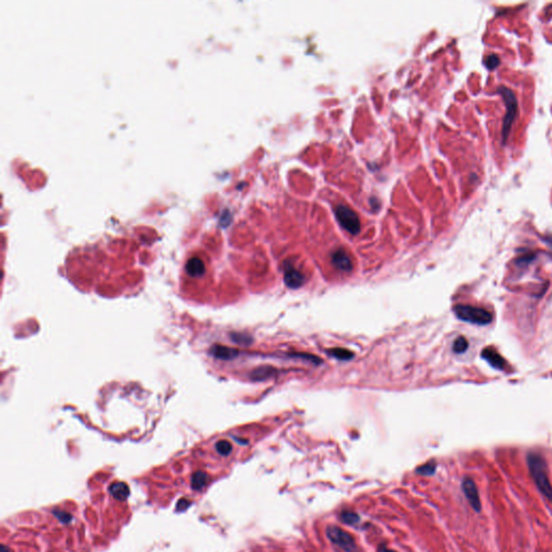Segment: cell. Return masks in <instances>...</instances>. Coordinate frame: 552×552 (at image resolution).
<instances>
[{
	"mask_svg": "<svg viewBox=\"0 0 552 552\" xmlns=\"http://www.w3.org/2000/svg\"><path fill=\"white\" fill-rule=\"evenodd\" d=\"M109 491L113 497L118 500H125L129 495V486L123 482H115L111 484L109 488Z\"/></svg>",
	"mask_w": 552,
	"mask_h": 552,
	"instance_id": "7c38bea8",
	"label": "cell"
},
{
	"mask_svg": "<svg viewBox=\"0 0 552 552\" xmlns=\"http://www.w3.org/2000/svg\"><path fill=\"white\" fill-rule=\"evenodd\" d=\"M331 262H332L333 267L338 270L342 271V272H350L353 270L354 263L352 257L346 250L339 248L332 253L331 256Z\"/></svg>",
	"mask_w": 552,
	"mask_h": 552,
	"instance_id": "ba28073f",
	"label": "cell"
},
{
	"mask_svg": "<svg viewBox=\"0 0 552 552\" xmlns=\"http://www.w3.org/2000/svg\"><path fill=\"white\" fill-rule=\"evenodd\" d=\"M498 92L503 95V98L506 103V115L504 119L503 124V139L506 142L508 134L510 132L511 125L514 123V120L516 117V111H518V100H516L515 94L513 91L505 87H501Z\"/></svg>",
	"mask_w": 552,
	"mask_h": 552,
	"instance_id": "277c9868",
	"label": "cell"
},
{
	"mask_svg": "<svg viewBox=\"0 0 552 552\" xmlns=\"http://www.w3.org/2000/svg\"><path fill=\"white\" fill-rule=\"evenodd\" d=\"M290 356H293V357H297V358H302V359H304V360L311 361V363L316 364V365H318V364H322V363H323V360H322V359H320L319 357H317V356H314V355H311V354L294 353V354H292V355H290Z\"/></svg>",
	"mask_w": 552,
	"mask_h": 552,
	"instance_id": "ffe728a7",
	"label": "cell"
},
{
	"mask_svg": "<svg viewBox=\"0 0 552 552\" xmlns=\"http://www.w3.org/2000/svg\"><path fill=\"white\" fill-rule=\"evenodd\" d=\"M485 65L489 69H494L497 67L499 65V58L497 57V55L495 54L489 55V56L485 58Z\"/></svg>",
	"mask_w": 552,
	"mask_h": 552,
	"instance_id": "44dd1931",
	"label": "cell"
},
{
	"mask_svg": "<svg viewBox=\"0 0 552 552\" xmlns=\"http://www.w3.org/2000/svg\"><path fill=\"white\" fill-rule=\"evenodd\" d=\"M436 468H437V466H436V463L434 460L428 461V463H426L422 466H420L419 468H416V473L421 476H431L435 474Z\"/></svg>",
	"mask_w": 552,
	"mask_h": 552,
	"instance_id": "2e32d148",
	"label": "cell"
},
{
	"mask_svg": "<svg viewBox=\"0 0 552 552\" xmlns=\"http://www.w3.org/2000/svg\"><path fill=\"white\" fill-rule=\"evenodd\" d=\"M340 519H341V521L343 522V523L348 524V525L357 524L359 520H360L359 515L357 514L354 513V511H350V510L343 511V513L341 514V515H340Z\"/></svg>",
	"mask_w": 552,
	"mask_h": 552,
	"instance_id": "9a60e30c",
	"label": "cell"
},
{
	"mask_svg": "<svg viewBox=\"0 0 552 552\" xmlns=\"http://www.w3.org/2000/svg\"><path fill=\"white\" fill-rule=\"evenodd\" d=\"M327 354L330 356H333L334 358L338 360H350L354 357V353L346 349H330L327 350Z\"/></svg>",
	"mask_w": 552,
	"mask_h": 552,
	"instance_id": "4fadbf2b",
	"label": "cell"
},
{
	"mask_svg": "<svg viewBox=\"0 0 552 552\" xmlns=\"http://www.w3.org/2000/svg\"><path fill=\"white\" fill-rule=\"evenodd\" d=\"M528 465L536 488L547 499L552 501V485L545 459L538 453H530L528 455Z\"/></svg>",
	"mask_w": 552,
	"mask_h": 552,
	"instance_id": "6da1fadb",
	"label": "cell"
},
{
	"mask_svg": "<svg viewBox=\"0 0 552 552\" xmlns=\"http://www.w3.org/2000/svg\"><path fill=\"white\" fill-rule=\"evenodd\" d=\"M278 371L274 367L271 366H264V367H260L255 369L252 373H250V378L254 381H265L272 376L277 374Z\"/></svg>",
	"mask_w": 552,
	"mask_h": 552,
	"instance_id": "30bf717a",
	"label": "cell"
},
{
	"mask_svg": "<svg viewBox=\"0 0 552 552\" xmlns=\"http://www.w3.org/2000/svg\"><path fill=\"white\" fill-rule=\"evenodd\" d=\"M334 215L335 218L339 221L344 230L348 231L349 233L356 235L359 233L360 231V221L357 214L354 210L346 206V205H338L334 208Z\"/></svg>",
	"mask_w": 552,
	"mask_h": 552,
	"instance_id": "5b68a950",
	"label": "cell"
},
{
	"mask_svg": "<svg viewBox=\"0 0 552 552\" xmlns=\"http://www.w3.org/2000/svg\"><path fill=\"white\" fill-rule=\"evenodd\" d=\"M216 450L219 454L223 456H228L232 452V444H231L227 440H220L216 443Z\"/></svg>",
	"mask_w": 552,
	"mask_h": 552,
	"instance_id": "e0dca14e",
	"label": "cell"
},
{
	"mask_svg": "<svg viewBox=\"0 0 552 552\" xmlns=\"http://www.w3.org/2000/svg\"><path fill=\"white\" fill-rule=\"evenodd\" d=\"M456 317L463 322L471 323L475 325H488L492 322V314L485 309L471 307V305L459 304L454 308Z\"/></svg>",
	"mask_w": 552,
	"mask_h": 552,
	"instance_id": "7a4b0ae2",
	"label": "cell"
},
{
	"mask_svg": "<svg viewBox=\"0 0 552 552\" xmlns=\"http://www.w3.org/2000/svg\"><path fill=\"white\" fill-rule=\"evenodd\" d=\"M213 354H214L215 357H217L219 359L229 360V359H233V358L237 357V356L239 355V350H235V349L227 348V346L216 345L213 348Z\"/></svg>",
	"mask_w": 552,
	"mask_h": 552,
	"instance_id": "8fae6325",
	"label": "cell"
},
{
	"mask_svg": "<svg viewBox=\"0 0 552 552\" xmlns=\"http://www.w3.org/2000/svg\"><path fill=\"white\" fill-rule=\"evenodd\" d=\"M207 483H208V477L205 473L200 471V473H197L192 476L191 484L194 490H199V491L202 490L207 485Z\"/></svg>",
	"mask_w": 552,
	"mask_h": 552,
	"instance_id": "5bb4252c",
	"label": "cell"
},
{
	"mask_svg": "<svg viewBox=\"0 0 552 552\" xmlns=\"http://www.w3.org/2000/svg\"><path fill=\"white\" fill-rule=\"evenodd\" d=\"M461 490H463L465 497L467 498L469 505L473 507V509L475 511L479 513L482 505H481L479 491L478 488H477L475 481L469 478V477H466V478L463 479V482H461Z\"/></svg>",
	"mask_w": 552,
	"mask_h": 552,
	"instance_id": "8992f818",
	"label": "cell"
},
{
	"mask_svg": "<svg viewBox=\"0 0 552 552\" xmlns=\"http://www.w3.org/2000/svg\"><path fill=\"white\" fill-rule=\"evenodd\" d=\"M231 339H232L233 342L242 345H249L253 342V338L246 333H239V332L232 333L231 334Z\"/></svg>",
	"mask_w": 552,
	"mask_h": 552,
	"instance_id": "ac0fdd59",
	"label": "cell"
},
{
	"mask_svg": "<svg viewBox=\"0 0 552 552\" xmlns=\"http://www.w3.org/2000/svg\"><path fill=\"white\" fill-rule=\"evenodd\" d=\"M378 552H397V551H395V550H391V549H388V548H387V547H386V546H384V545H381V546L379 547V548H378Z\"/></svg>",
	"mask_w": 552,
	"mask_h": 552,
	"instance_id": "7402d4cb",
	"label": "cell"
},
{
	"mask_svg": "<svg viewBox=\"0 0 552 552\" xmlns=\"http://www.w3.org/2000/svg\"><path fill=\"white\" fill-rule=\"evenodd\" d=\"M468 348V341L466 340L464 337H459L454 341L453 343V350L455 353L458 354H461L464 353L466 350Z\"/></svg>",
	"mask_w": 552,
	"mask_h": 552,
	"instance_id": "d6986e66",
	"label": "cell"
},
{
	"mask_svg": "<svg viewBox=\"0 0 552 552\" xmlns=\"http://www.w3.org/2000/svg\"><path fill=\"white\" fill-rule=\"evenodd\" d=\"M481 356H482V358L488 361V363L493 368L499 369V370L505 369V366H506L505 359L501 357V356L497 352H496L494 349H492V348L484 349L482 350V353H481Z\"/></svg>",
	"mask_w": 552,
	"mask_h": 552,
	"instance_id": "9c48e42d",
	"label": "cell"
},
{
	"mask_svg": "<svg viewBox=\"0 0 552 552\" xmlns=\"http://www.w3.org/2000/svg\"><path fill=\"white\" fill-rule=\"evenodd\" d=\"M326 535L331 543L338 546L344 552H359L354 537L343 529L338 528L335 525H329L326 529Z\"/></svg>",
	"mask_w": 552,
	"mask_h": 552,
	"instance_id": "3957f363",
	"label": "cell"
},
{
	"mask_svg": "<svg viewBox=\"0 0 552 552\" xmlns=\"http://www.w3.org/2000/svg\"><path fill=\"white\" fill-rule=\"evenodd\" d=\"M283 270H284V280L289 288L297 289L303 285L304 276L300 271H298L294 267L293 263L284 262Z\"/></svg>",
	"mask_w": 552,
	"mask_h": 552,
	"instance_id": "52a82bcc",
	"label": "cell"
}]
</instances>
